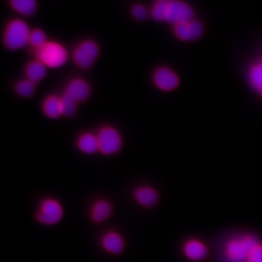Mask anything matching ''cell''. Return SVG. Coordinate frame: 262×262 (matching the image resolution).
<instances>
[{"mask_svg": "<svg viewBox=\"0 0 262 262\" xmlns=\"http://www.w3.org/2000/svg\"><path fill=\"white\" fill-rule=\"evenodd\" d=\"M31 31L24 20L15 19L6 26L4 32V43L10 50H17L29 43Z\"/></svg>", "mask_w": 262, "mask_h": 262, "instance_id": "1", "label": "cell"}, {"mask_svg": "<svg viewBox=\"0 0 262 262\" xmlns=\"http://www.w3.org/2000/svg\"><path fill=\"white\" fill-rule=\"evenodd\" d=\"M132 15L134 16V19L139 21L142 20H145L146 19H148L149 13L148 10H147V8L143 5H135L132 8Z\"/></svg>", "mask_w": 262, "mask_h": 262, "instance_id": "24", "label": "cell"}, {"mask_svg": "<svg viewBox=\"0 0 262 262\" xmlns=\"http://www.w3.org/2000/svg\"><path fill=\"white\" fill-rule=\"evenodd\" d=\"M226 255L232 262H244L248 260L250 255L241 238L231 239L226 245Z\"/></svg>", "mask_w": 262, "mask_h": 262, "instance_id": "13", "label": "cell"}, {"mask_svg": "<svg viewBox=\"0 0 262 262\" xmlns=\"http://www.w3.org/2000/svg\"><path fill=\"white\" fill-rule=\"evenodd\" d=\"M10 5L15 11L28 16L34 15L37 9L35 0H11Z\"/></svg>", "mask_w": 262, "mask_h": 262, "instance_id": "18", "label": "cell"}, {"mask_svg": "<svg viewBox=\"0 0 262 262\" xmlns=\"http://www.w3.org/2000/svg\"><path fill=\"white\" fill-rule=\"evenodd\" d=\"M153 82L161 91H172L179 85L178 75L168 67H160L153 74Z\"/></svg>", "mask_w": 262, "mask_h": 262, "instance_id": "7", "label": "cell"}, {"mask_svg": "<svg viewBox=\"0 0 262 262\" xmlns=\"http://www.w3.org/2000/svg\"><path fill=\"white\" fill-rule=\"evenodd\" d=\"M36 56L45 67L58 69L67 63L68 53L59 42L48 41L42 47L36 50Z\"/></svg>", "mask_w": 262, "mask_h": 262, "instance_id": "2", "label": "cell"}, {"mask_svg": "<svg viewBox=\"0 0 262 262\" xmlns=\"http://www.w3.org/2000/svg\"><path fill=\"white\" fill-rule=\"evenodd\" d=\"M47 42V37L42 30L35 29L31 31L29 43L36 50H38L40 48L42 47Z\"/></svg>", "mask_w": 262, "mask_h": 262, "instance_id": "20", "label": "cell"}, {"mask_svg": "<svg viewBox=\"0 0 262 262\" xmlns=\"http://www.w3.org/2000/svg\"><path fill=\"white\" fill-rule=\"evenodd\" d=\"M167 0H158L151 8L150 15L154 20L157 21H164L165 11H166Z\"/></svg>", "mask_w": 262, "mask_h": 262, "instance_id": "23", "label": "cell"}, {"mask_svg": "<svg viewBox=\"0 0 262 262\" xmlns=\"http://www.w3.org/2000/svg\"><path fill=\"white\" fill-rule=\"evenodd\" d=\"M100 245L104 252L112 255H121L126 247L123 236L115 230L107 231L100 238Z\"/></svg>", "mask_w": 262, "mask_h": 262, "instance_id": "8", "label": "cell"}, {"mask_svg": "<svg viewBox=\"0 0 262 262\" xmlns=\"http://www.w3.org/2000/svg\"><path fill=\"white\" fill-rule=\"evenodd\" d=\"M134 198L142 207L152 208L158 203L159 193L150 186H139L134 189Z\"/></svg>", "mask_w": 262, "mask_h": 262, "instance_id": "11", "label": "cell"}, {"mask_svg": "<svg viewBox=\"0 0 262 262\" xmlns=\"http://www.w3.org/2000/svg\"><path fill=\"white\" fill-rule=\"evenodd\" d=\"M64 94L74 99L77 103L83 102L90 95V87L85 80L75 78L68 83Z\"/></svg>", "mask_w": 262, "mask_h": 262, "instance_id": "12", "label": "cell"}, {"mask_svg": "<svg viewBox=\"0 0 262 262\" xmlns=\"http://www.w3.org/2000/svg\"><path fill=\"white\" fill-rule=\"evenodd\" d=\"M193 20V10L190 5L179 0H167L164 21L177 26Z\"/></svg>", "mask_w": 262, "mask_h": 262, "instance_id": "4", "label": "cell"}, {"mask_svg": "<svg viewBox=\"0 0 262 262\" xmlns=\"http://www.w3.org/2000/svg\"><path fill=\"white\" fill-rule=\"evenodd\" d=\"M99 55V45L93 40H85L80 42L73 52V59L77 67L89 69Z\"/></svg>", "mask_w": 262, "mask_h": 262, "instance_id": "6", "label": "cell"}, {"mask_svg": "<svg viewBox=\"0 0 262 262\" xmlns=\"http://www.w3.org/2000/svg\"><path fill=\"white\" fill-rule=\"evenodd\" d=\"M249 79L253 88L261 90L262 89V63L255 64L250 69Z\"/></svg>", "mask_w": 262, "mask_h": 262, "instance_id": "19", "label": "cell"}, {"mask_svg": "<svg viewBox=\"0 0 262 262\" xmlns=\"http://www.w3.org/2000/svg\"><path fill=\"white\" fill-rule=\"evenodd\" d=\"M99 140V151L105 156H112L121 150L122 138L117 129L113 126L102 127L97 134Z\"/></svg>", "mask_w": 262, "mask_h": 262, "instance_id": "5", "label": "cell"}, {"mask_svg": "<svg viewBox=\"0 0 262 262\" xmlns=\"http://www.w3.org/2000/svg\"><path fill=\"white\" fill-rule=\"evenodd\" d=\"M60 98H61L63 116L68 117H73L77 111V102L69 96H67V94H63V96Z\"/></svg>", "mask_w": 262, "mask_h": 262, "instance_id": "22", "label": "cell"}, {"mask_svg": "<svg viewBox=\"0 0 262 262\" xmlns=\"http://www.w3.org/2000/svg\"><path fill=\"white\" fill-rule=\"evenodd\" d=\"M183 254L188 260L199 261L205 259L208 255V250L203 243L196 239H190L183 245Z\"/></svg>", "mask_w": 262, "mask_h": 262, "instance_id": "14", "label": "cell"}, {"mask_svg": "<svg viewBox=\"0 0 262 262\" xmlns=\"http://www.w3.org/2000/svg\"><path fill=\"white\" fill-rule=\"evenodd\" d=\"M203 30L202 24L195 20L174 26V33L177 37L185 42L198 39L203 33Z\"/></svg>", "mask_w": 262, "mask_h": 262, "instance_id": "9", "label": "cell"}, {"mask_svg": "<svg viewBox=\"0 0 262 262\" xmlns=\"http://www.w3.org/2000/svg\"><path fill=\"white\" fill-rule=\"evenodd\" d=\"M42 111L50 118L56 119L63 116L61 98L56 95L47 97L42 103Z\"/></svg>", "mask_w": 262, "mask_h": 262, "instance_id": "15", "label": "cell"}, {"mask_svg": "<svg viewBox=\"0 0 262 262\" xmlns=\"http://www.w3.org/2000/svg\"><path fill=\"white\" fill-rule=\"evenodd\" d=\"M114 209L112 203L104 199H99L94 201L90 208L89 216L92 222L96 224L103 223L111 218Z\"/></svg>", "mask_w": 262, "mask_h": 262, "instance_id": "10", "label": "cell"}, {"mask_svg": "<svg viewBox=\"0 0 262 262\" xmlns=\"http://www.w3.org/2000/svg\"><path fill=\"white\" fill-rule=\"evenodd\" d=\"M260 91H261V94H262V89H261V90H260Z\"/></svg>", "mask_w": 262, "mask_h": 262, "instance_id": "27", "label": "cell"}, {"mask_svg": "<svg viewBox=\"0 0 262 262\" xmlns=\"http://www.w3.org/2000/svg\"><path fill=\"white\" fill-rule=\"evenodd\" d=\"M77 146L82 152L89 155L99 151L98 137L91 133L82 134L77 140Z\"/></svg>", "mask_w": 262, "mask_h": 262, "instance_id": "17", "label": "cell"}, {"mask_svg": "<svg viewBox=\"0 0 262 262\" xmlns=\"http://www.w3.org/2000/svg\"><path fill=\"white\" fill-rule=\"evenodd\" d=\"M249 262H262V246L259 245L255 250H252L248 257Z\"/></svg>", "mask_w": 262, "mask_h": 262, "instance_id": "26", "label": "cell"}, {"mask_svg": "<svg viewBox=\"0 0 262 262\" xmlns=\"http://www.w3.org/2000/svg\"><path fill=\"white\" fill-rule=\"evenodd\" d=\"M25 71L28 79L35 83L43 79L47 74V67L38 59L29 62Z\"/></svg>", "mask_w": 262, "mask_h": 262, "instance_id": "16", "label": "cell"}, {"mask_svg": "<svg viewBox=\"0 0 262 262\" xmlns=\"http://www.w3.org/2000/svg\"><path fill=\"white\" fill-rule=\"evenodd\" d=\"M64 210L62 204L54 198L43 199L35 212V219L41 225H57L64 217Z\"/></svg>", "mask_w": 262, "mask_h": 262, "instance_id": "3", "label": "cell"}, {"mask_svg": "<svg viewBox=\"0 0 262 262\" xmlns=\"http://www.w3.org/2000/svg\"><path fill=\"white\" fill-rule=\"evenodd\" d=\"M15 91L19 95L23 97L32 96L35 92V82L30 81L29 79L21 80L15 85Z\"/></svg>", "mask_w": 262, "mask_h": 262, "instance_id": "21", "label": "cell"}, {"mask_svg": "<svg viewBox=\"0 0 262 262\" xmlns=\"http://www.w3.org/2000/svg\"><path fill=\"white\" fill-rule=\"evenodd\" d=\"M241 239L250 253L260 245L257 238L253 235H245L244 237H241Z\"/></svg>", "mask_w": 262, "mask_h": 262, "instance_id": "25", "label": "cell"}]
</instances>
